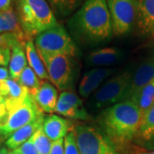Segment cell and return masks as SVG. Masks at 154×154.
Wrapping results in <instances>:
<instances>
[{
  "instance_id": "obj_1",
  "label": "cell",
  "mask_w": 154,
  "mask_h": 154,
  "mask_svg": "<svg viewBox=\"0 0 154 154\" xmlns=\"http://www.w3.org/2000/svg\"><path fill=\"white\" fill-rule=\"evenodd\" d=\"M142 114L131 100H124L107 108L99 118L102 132L116 148L130 143L137 135Z\"/></svg>"
},
{
  "instance_id": "obj_2",
  "label": "cell",
  "mask_w": 154,
  "mask_h": 154,
  "mask_svg": "<svg viewBox=\"0 0 154 154\" xmlns=\"http://www.w3.org/2000/svg\"><path fill=\"white\" fill-rule=\"evenodd\" d=\"M69 25L78 37L89 42L110 38L113 32L107 0H87L72 17Z\"/></svg>"
},
{
  "instance_id": "obj_3",
  "label": "cell",
  "mask_w": 154,
  "mask_h": 154,
  "mask_svg": "<svg viewBox=\"0 0 154 154\" xmlns=\"http://www.w3.org/2000/svg\"><path fill=\"white\" fill-rule=\"evenodd\" d=\"M16 12L28 39L35 38L58 23L45 0H16Z\"/></svg>"
},
{
  "instance_id": "obj_4",
  "label": "cell",
  "mask_w": 154,
  "mask_h": 154,
  "mask_svg": "<svg viewBox=\"0 0 154 154\" xmlns=\"http://www.w3.org/2000/svg\"><path fill=\"white\" fill-rule=\"evenodd\" d=\"M34 45L38 54L76 56L78 50L66 29L57 23L35 37Z\"/></svg>"
},
{
  "instance_id": "obj_5",
  "label": "cell",
  "mask_w": 154,
  "mask_h": 154,
  "mask_svg": "<svg viewBox=\"0 0 154 154\" xmlns=\"http://www.w3.org/2000/svg\"><path fill=\"white\" fill-rule=\"evenodd\" d=\"M80 154H120L119 150L104 133L89 124H79L73 127Z\"/></svg>"
},
{
  "instance_id": "obj_6",
  "label": "cell",
  "mask_w": 154,
  "mask_h": 154,
  "mask_svg": "<svg viewBox=\"0 0 154 154\" xmlns=\"http://www.w3.org/2000/svg\"><path fill=\"white\" fill-rule=\"evenodd\" d=\"M43 115V111L29 94L23 102L8 110L5 121L0 123V137L8 139L17 129L36 121Z\"/></svg>"
},
{
  "instance_id": "obj_7",
  "label": "cell",
  "mask_w": 154,
  "mask_h": 154,
  "mask_svg": "<svg viewBox=\"0 0 154 154\" xmlns=\"http://www.w3.org/2000/svg\"><path fill=\"white\" fill-rule=\"evenodd\" d=\"M130 75L131 71H125L109 79L93 94L89 103L90 107L97 110L107 109L122 101Z\"/></svg>"
},
{
  "instance_id": "obj_8",
  "label": "cell",
  "mask_w": 154,
  "mask_h": 154,
  "mask_svg": "<svg viewBox=\"0 0 154 154\" xmlns=\"http://www.w3.org/2000/svg\"><path fill=\"white\" fill-rule=\"evenodd\" d=\"M112 32L117 36L128 33L136 24L138 0H107Z\"/></svg>"
},
{
  "instance_id": "obj_9",
  "label": "cell",
  "mask_w": 154,
  "mask_h": 154,
  "mask_svg": "<svg viewBox=\"0 0 154 154\" xmlns=\"http://www.w3.org/2000/svg\"><path fill=\"white\" fill-rule=\"evenodd\" d=\"M44 63L49 80L59 90L70 87L73 79L71 57L66 55L38 54Z\"/></svg>"
},
{
  "instance_id": "obj_10",
  "label": "cell",
  "mask_w": 154,
  "mask_h": 154,
  "mask_svg": "<svg viewBox=\"0 0 154 154\" xmlns=\"http://www.w3.org/2000/svg\"><path fill=\"white\" fill-rule=\"evenodd\" d=\"M154 80V57L142 61L134 71L131 72L123 100L134 101L142 88Z\"/></svg>"
},
{
  "instance_id": "obj_11",
  "label": "cell",
  "mask_w": 154,
  "mask_h": 154,
  "mask_svg": "<svg viewBox=\"0 0 154 154\" xmlns=\"http://www.w3.org/2000/svg\"><path fill=\"white\" fill-rule=\"evenodd\" d=\"M55 112L71 119L86 121L89 114L83 105L82 99L71 91H63L58 96Z\"/></svg>"
},
{
  "instance_id": "obj_12",
  "label": "cell",
  "mask_w": 154,
  "mask_h": 154,
  "mask_svg": "<svg viewBox=\"0 0 154 154\" xmlns=\"http://www.w3.org/2000/svg\"><path fill=\"white\" fill-rule=\"evenodd\" d=\"M113 73L110 68H94L83 75L79 84V94L84 98H88L94 93L102 82Z\"/></svg>"
},
{
  "instance_id": "obj_13",
  "label": "cell",
  "mask_w": 154,
  "mask_h": 154,
  "mask_svg": "<svg viewBox=\"0 0 154 154\" xmlns=\"http://www.w3.org/2000/svg\"><path fill=\"white\" fill-rule=\"evenodd\" d=\"M29 94L26 88L11 78L0 82V95L5 102L7 110L21 104Z\"/></svg>"
},
{
  "instance_id": "obj_14",
  "label": "cell",
  "mask_w": 154,
  "mask_h": 154,
  "mask_svg": "<svg viewBox=\"0 0 154 154\" xmlns=\"http://www.w3.org/2000/svg\"><path fill=\"white\" fill-rule=\"evenodd\" d=\"M136 25L141 35L154 38V0H138Z\"/></svg>"
},
{
  "instance_id": "obj_15",
  "label": "cell",
  "mask_w": 154,
  "mask_h": 154,
  "mask_svg": "<svg viewBox=\"0 0 154 154\" xmlns=\"http://www.w3.org/2000/svg\"><path fill=\"white\" fill-rule=\"evenodd\" d=\"M34 102L43 112H55L56 105L58 99L57 88L51 82L45 81L35 94L32 95Z\"/></svg>"
},
{
  "instance_id": "obj_16",
  "label": "cell",
  "mask_w": 154,
  "mask_h": 154,
  "mask_svg": "<svg viewBox=\"0 0 154 154\" xmlns=\"http://www.w3.org/2000/svg\"><path fill=\"white\" fill-rule=\"evenodd\" d=\"M0 34L12 35L23 45L28 40L13 8L0 13Z\"/></svg>"
},
{
  "instance_id": "obj_17",
  "label": "cell",
  "mask_w": 154,
  "mask_h": 154,
  "mask_svg": "<svg viewBox=\"0 0 154 154\" xmlns=\"http://www.w3.org/2000/svg\"><path fill=\"white\" fill-rule=\"evenodd\" d=\"M70 127L71 122L54 114L45 116L42 125L45 134L52 142L65 137Z\"/></svg>"
},
{
  "instance_id": "obj_18",
  "label": "cell",
  "mask_w": 154,
  "mask_h": 154,
  "mask_svg": "<svg viewBox=\"0 0 154 154\" xmlns=\"http://www.w3.org/2000/svg\"><path fill=\"white\" fill-rule=\"evenodd\" d=\"M135 139L144 148L154 150V104L142 116Z\"/></svg>"
},
{
  "instance_id": "obj_19",
  "label": "cell",
  "mask_w": 154,
  "mask_h": 154,
  "mask_svg": "<svg viewBox=\"0 0 154 154\" xmlns=\"http://www.w3.org/2000/svg\"><path fill=\"white\" fill-rule=\"evenodd\" d=\"M122 53L116 47H105L95 50L87 57V63L89 66H110L121 60Z\"/></svg>"
},
{
  "instance_id": "obj_20",
  "label": "cell",
  "mask_w": 154,
  "mask_h": 154,
  "mask_svg": "<svg viewBox=\"0 0 154 154\" xmlns=\"http://www.w3.org/2000/svg\"><path fill=\"white\" fill-rule=\"evenodd\" d=\"M44 117L45 116L43 115L38 118L36 121L22 127L19 129H17V131H15L6 140V146L8 148L15 150L17 147H19L21 145L28 141V140L33 136V134L36 132L38 128L42 127Z\"/></svg>"
},
{
  "instance_id": "obj_21",
  "label": "cell",
  "mask_w": 154,
  "mask_h": 154,
  "mask_svg": "<svg viewBox=\"0 0 154 154\" xmlns=\"http://www.w3.org/2000/svg\"><path fill=\"white\" fill-rule=\"evenodd\" d=\"M24 49L26 51L27 60L29 63V67L35 72L37 76L41 80H49V76L46 71L44 63L38 55L35 45L33 39H28L24 45Z\"/></svg>"
},
{
  "instance_id": "obj_22",
  "label": "cell",
  "mask_w": 154,
  "mask_h": 154,
  "mask_svg": "<svg viewBox=\"0 0 154 154\" xmlns=\"http://www.w3.org/2000/svg\"><path fill=\"white\" fill-rule=\"evenodd\" d=\"M24 45L20 43L16 44L11 49V59L9 63V72L11 79L17 81L23 69L28 66Z\"/></svg>"
},
{
  "instance_id": "obj_23",
  "label": "cell",
  "mask_w": 154,
  "mask_h": 154,
  "mask_svg": "<svg viewBox=\"0 0 154 154\" xmlns=\"http://www.w3.org/2000/svg\"><path fill=\"white\" fill-rule=\"evenodd\" d=\"M134 103L137 105L142 116L154 104V80L145 86Z\"/></svg>"
},
{
  "instance_id": "obj_24",
  "label": "cell",
  "mask_w": 154,
  "mask_h": 154,
  "mask_svg": "<svg viewBox=\"0 0 154 154\" xmlns=\"http://www.w3.org/2000/svg\"><path fill=\"white\" fill-rule=\"evenodd\" d=\"M55 16L67 17L80 5L82 0H45Z\"/></svg>"
},
{
  "instance_id": "obj_25",
  "label": "cell",
  "mask_w": 154,
  "mask_h": 154,
  "mask_svg": "<svg viewBox=\"0 0 154 154\" xmlns=\"http://www.w3.org/2000/svg\"><path fill=\"white\" fill-rule=\"evenodd\" d=\"M17 82L20 85H22L23 88H26L31 95L35 94V92L38 90L41 85V82L39 78L29 66H27L23 69Z\"/></svg>"
},
{
  "instance_id": "obj_26",
  "label": "cell",
  "mask_w": 154,
  "mask_h": 154,
  "mask_svg": "<svg viewBox=\"0 0 154 154\" xmlns=\"http://www.w3.org/2000/svg\"><path fill=\"white\" fill-rule=\"evenodd\" d=\"M30 139L33 141L35 148L37 149L38 154H50L52 141L45 134L42 127L38 128Z\"/></svg>"
},
{
  "instance_id": "obj_27",
  "label": "cell",
  "mask_w": 154,
  "mask_h": 154,
  "mask_svg": "<svg viewBox=\"0 0 154 154\" xmlns=\"http://www.w3.org/2000/svg\"><path fill=\"white\" fill-rule=\"evenodd\" d=\"M64 154H80L73 132H69L64 137Z\"/></svg>"
},
{
  "instance_id": "obj_28",
  "label": "cell",
  "mask_w": 154,
  "mask_h": 154,
  "mask_svg": "<svg viewBox=\"0 0 154 154\" xmlns=\"http://www.w3.org/2000/svg\"><path fill=\"white\" fill-rule=\"evenodd\" d=\"M13 153L17 154H38L37 149L35 148L33 141L29 139L28 141L21 145L19 147L13 150Z\"/></svg>"
},
{
  "instance_id": "obj_29",
  "label": "cell",
  "mask_w": 154,
  "mask_h": 154,
  "mask_svg": "<svg viewBox=\"0 0 154 154\" xmlns=\"http://www.w3.org/2000/svg\"><path fill=\"white\" fill-rule=\"evenodd\" d=\"M17 43L20 42L14 36L9 34H0V49L11 51L12 47Z\"/></svg>"
},
{
  "instance_id": "obj_30",
  "label": "cell",
  "mask_w": 154,
  "mask_h": 154,
  "mask_svg": "<svg viewBox=\"0 0 154 154\" xmlns=\"http://www.w3.org/2000/svg\"><path fill=\"white\" fill-rule=\"evenodd\" d=\"M50 154H64V138L52 142Z\"/></svg>"
},
{
  "instance_id": "obj_31",
  "label": "cell",
  "mask_w": 154,
  "mask_h": 154,
  "mask_svg": "<svg viewBox=\"0 0 154 154\" xmlns=\"http://www.w3.org/2000/svg\"><path fill=\"white\" fill-rule=\"evenodd\" d=\"M11 51L0 49V67H6L10 63Z\"/></svg>"
},
{
  "instance_id": "obj_32",
  "label": "cell",
  "mask_w": 154,
  "mask_h": 154,
  "mask_svg": "<svg viewBox=\"0 0 154 154\" xmlns=\"http://www.w3.org/2000/svg\"><path fill=\"white\" fill-rule=\"evenodd\" d=\"M7 115H8V110L6 108L5 102V100L0 101V123L5 121Z\"/></svg>"
},
{
  "instance_id": "obj_33",
  "label": "cell",
  "mask_w": 154,
  "mask_h": 154,
  "mask_svg": "<svg viewBox=\"0 0 154 154\" xmlns=\"http://www.w3.org/2000/svg\"><path fill=\"white\" fill-rule=\"evenodd\" d=\"M12 0H0V13L9 11L12 8Z\"/></svg>"
},
{
  "instance_id": "obj_34",
  "label": "cell",
  "mask_w": 154,
  "mask_h": 154,
  "mask_svg": "<svg viewBox=\"0 0 154 154\" xmlns=\"http://www.w3.org/2000/svg\"><path fill=\"white\" fill-rule=\"evenodd\" d=\"M11 78L10 72L6 67H0V82Z\"/></svg>"
},
{
  "instance_id": "obj_35",
  "label": "cell",
  "mask_w": 154,
  "mask_h": 154,
  "mask_svg": "<svg viewBox=\"0 0 154 154\" xmlns=\"http://www.w3.org/2000/svg\"><path fill=\"white\" fill-rule=\"evenodd\" d=\"M135 154H154V150L150 151V152H138Z\"/></svg>"
},
{
  "instance_id": "obj_36",
  "label": "cell",
  "mask_w": 154,
  "mask_h": 154,
  "mask_svg": "<svg viewBox=\"0 0 154 154\" xmlns=\"http://www.w3.org/2000/svg\"><path fill=\"white\" fill-rule=\"evenodd\" d=\"M0 154H6L5 149H2V150H0Z\"/></svg>"
},
{
  "instance_id": "obj_37",
  "label": "cell",
  "mask_w": 154,
  "mask_h": 154,
  "mask_svg": "<svg viewBox=\"0 0 154 154\" xmlns=\"http://www.w3.org/2000/svg\"><path fill=\"white\" fill-rule=\"evenodd\" d=\"M0 101H4V99L1 97V95H0Z\"/></svg>"
},
{
  "instance_id": "obj_38",
  "label": "cell",
  "mask_w": 154,
  "mask_h": 154,
  "mask_svg": "<svg viewBox=\"0 0 154 154\" xmlns=\"http://www.w3.org/2000/svg\"><path fill=\"white\" fill-rule=\"evenodd\" d=\"M11 154H17V153H13V152H12V153H11Z\"/></svg>"
}]
</instances>
